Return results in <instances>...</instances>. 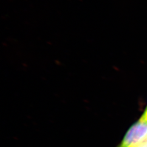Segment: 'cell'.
Segmentation results:
<instances>
[{"mask_svg": "<svg viewBox=\"0 0 147 147\" xmlns=\"http://www.w3.org/2000/svg\"><path fill=\"white\" fill-rule=\"evenodd\" d=\"M147 135V121L140 119L128 130L117 147H135Z\"/></svg>", "mask_w": 147, "mask_h": 147, "instance_id": "obj_1", "label": "cell"}, {"mask_svg": "<svg viewBox=\"0 0 147 147\" xmlns=\"http://www.w3.org/2000/svg\"><path fill=\"white\" fill-rule=\"evenodd\" d=\"M135 147H147V135L142 141Z\"/></svg>", "mask_w": 147, "mask_h": 147, "instance_id": "obj_2", "label": "cell"}, {"mask_svg": "<svg viewBox=\"0 0 147 147\" xmlns=\"http://www.w3.org/2000/svg\"><path fill=\"white\" fill-rule=\"evenodd\" d=\"M141 119H142V120H143V121H147V109H146V110L145 111V112H144L143 115V116L141 117Z\"/></svg>", "mask_w": 147, "mask_h": 147, "instance_id": "obj_3", "label": "cell"}]
</instances>
